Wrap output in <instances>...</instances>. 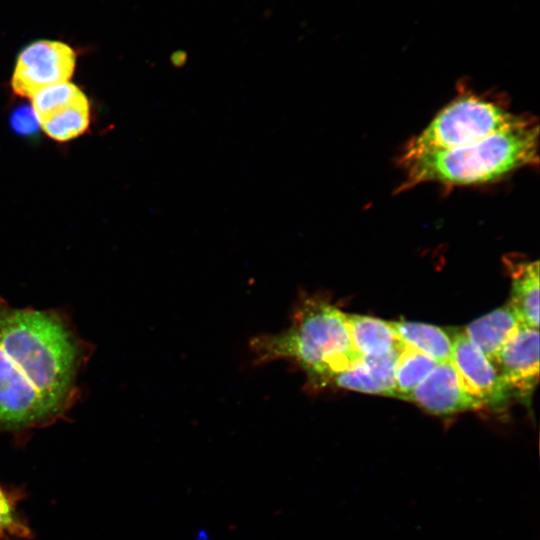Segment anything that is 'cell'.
<instances>
[{
  "mask_svg": "<svg viewBox=\"0 0 540 540\" xmlns=\"http://www.w3.org/2000/svg\"><path fill=\"white\" fill-rule=\"evenodd\" d=\"M346 320L352 344L361 357L382 356L404 346L390 321L356 314H346Z\"/></svg>",
  "mask_w": 540,
  "mask_h": 540,
  "instance_id": "cell-13",
  "label": "cell"
},
{
  "mask_svg": "<svg viewBox=\"0 0 540 540\" xmlns=\"http://www.w3.org/2000/svg\"><path fill=\"white\" fill-rule=\"evenodd\" d=\"M401 342L436 362L451 361L452 337L444 328L419 322L390 321Z\"/></svg>",
  "mask_w": 540,
  "mask_h": 540,
  "instance_id": "cell-14",
  "label": "cell"
},
{
  "mask_svg": "<svg viewBox=\"0 0 540 540\" xmlns=\"http://www.w3.org/2000/svg\"><path fill=\"white\" fill-rule=\"evenodd\" d=\"M250 350L255 364L292 362L306 374L310 390L328 386L335 375L362 359L352 344L346 313L317 294H301L290 325L254 337Z\"/></svg>",
  "mask_w": 540,
  "mask_h": 540,
  "instance_id": "cell-2",
  "label": "cell"
},
{
  "mask_svg": "<svg viewBox=\"0 0 540 540\" xmlns=\"http://www.w3.org/2000/svg\"><path fill=\"white\" fill-rule=\"evenodd\" d=\"M406 401H411L434 415L481 409L479 403L466 391L451 361L437 363L408 395Z\"/></svg>",
  "mask_w": 540,
  "mask_h": 540,
  "instance_id": "cell-9",
  "label": "cell"
},
{
  "mask_svg": "<svg viewBox=\"0 0 540 540\" xmlns=\"http://www.w3.org/2000/svg\"><path fill=\"white\" fill-rule=\"evenodd\" d=\"M512 397L529 398L539 379V329L522 325L491 360Z\"/></svg>",
  "mask_w": 540,
  "mask_h": 540,
  "instance_id": "cell-8",
  "label": "cell"
},
{
  "mask_svg": "<svg viewBox=\"0 0 540 540\" xmlns=\"http://www.w3.org/2000/svg\"><path fill=\"white\" fill-rule=\"evenodd\" d=\"M521 326L515 312L507 303L474 320L462 330L469 341L491 362Z\"/></svg>",
  "mask_w": 540,
  "mask_h": 540,
  "instance_id": "cell-12",
  "label": "cell"
},
{
  "mask_svg": "<svg viewBox=\"0 0 540 540\" xmlns=\"http://www.w3.org/2000/svg\"><path fill=\"white\" fill-rule=\"evenodd\" d=\"M22 499L23 491L20 488L0 483V507L18 508Z\"/></svg>",
  "mask_w": 540,
  "mask_h": 540,
  "instance_id": "cell-18",
  "label": "cell"
},
{
  "mask_svg": "<svg viewBox=\"0 0 540 540\" xmlns=\"http://www.w3.org/2000/svg\"><path fill=\"white\" fill-rule=\"evenodd\" d=\"M524 115L484 96L463 93L446 104L415 137L401 156L444 151L485 139L519 123Z\"/></svg>",
  "mask_w": 540,
  "mask_h": 540,
  "instance_id": "cell-4",
  "label": "cell"
},
{
  "mask_svg": "<svg viewBox=\"0 0 540 540\" xmlns=\"http://www.w3.org/2000/svg\"><path fill=\"white\" fill-rule=\"evenodd\" d=\"M511 275L509 305L522 325L539 329V262L504 260Z\"/></svg>",
  "mask_w": 540,
  "mask_h": 540,
  "instance_id": "cell-11",
  "label": "cell"
},
{
  "mask_svg": "<svg viewBox=\"0 0 540 540\" xmlns=\"http://www.w3.org/2000/svg\"><path fill=\"white\" fill-rule=\"evenodd\" d=\"M92 351L59 310L13 307L0 296V432L23 436L67 419Z\"/></svg>",
  "mask_w": 540,
  "mask_h": 540,
  "instance_id": "cell-1",
  "label": "cell"
},
{
  "mask_svg": "<svg viewBox=\"0 0 540 540\" xmlns=\"http://www.w3.org/2000/svg\"><path fill=\"white\" fill-rule=\"evenodd\" d=\"M32 530L17 508L0 507V540H28Z\"/></svg>",
  "mask_w": 540,
  "mask_h": 540,
  "instance_id": "cell-16",
  "label": "cell"
},
{
  "mask_svg": "<svg viewBox=\"0 0 540 540\" xmlns=\"http://www.w3.org/2000/svg\"><path fill=\"white\" fill-rule=\"evenodd\" d=\"M451 363L457 370L466 391L481 409L499 410L512 394L493 364L466 337L463 330L452 329Z\"/></svg>",
  "mask_w": 540,
  "mask_h": 540,
  "instance_id": "cell-7",
  "label": "cell"
},
{
  "mask_svg": "<svg viewBox=\"0 0 540 540\" xmlns=\"http://www.w3.org/2000/svg\"><path fill=\"white\" fill-rule=\"evenodd\" d=\"M194 540H213L206 528H199L195 533Z\"/></svg>",
  "mask_w": 540,
  "mask_h": 540,
  "instance_id": "cell-19",
  "label": "cell"
},
{
  "mask_svg": "<svg viewBox=\"0 0 540 540\" xmlns=\"http://www.w3.org/2000/svg\"><path fill=\"white\" fill-rule=\"evenodd\" d=\"M76 67L75 50L57 40H38L19 53L11 79L15 94L29 98L47 87L69 82Z\"/></svg>",
  "mask_w": 540,
  "mask_h": 540,
  "instance_id": "cell-5",
  "label": "cell"
},
{
  "mask_svg": "<svg viewBox=\"0 0 540 540\" xmlns=\"http://www.w3.org/2000/svg\"><path fill=\"white\" fill-rule=\"evenodd\" d=\"M10 123L12 129L23 136L36 134L39 127L32 106H20L16 108L11 115Z\"/></svg>",
  "mask_w": 540,
  "mask_h": 540,
  "instance_id": "cell-17",
  "label": "cell"
},
{
  "mask_svg": "<svg viewBox=\"0 0 540 540\" xmlns=\"http://www.w3.org/2000/svg\"><path fill=\"white\" fill-rule=\"evenodd\" d=\"M538 147V123L524 116L516 125L470 145L400 156L405 178L399 190L424 182L458 186L499 180L523 167L537 165Z\"/></svg>",
  "mask_w": 540,
  "mask_h": 540,
  "instance_id": "cell-3",
  "label": "cell"
},
{
  "mask_svg": "<svg viewBox=\"0 0 540 540\" xmlns=\"http://www.w3.org/2000/svg\"><path fill=\"white\" fill-rule=\"evenodd\" d=\"M31 100L39 127L53 140L65 142L75 139L89 127L87 96L70 82L42 89Z\"/></svg>",
  "mask_w": 540,
  "mask_h": 540,
  "instance_id": "cell-6",
  "label": "cell"
},
{
  "mask_svg": "<svg viewBox=\"0 0 540 540\" xmlns=\"http://www.w3.org/2000/svg\"><path fill=\"white\" fill-rule=\"evenodd\" d=\"M437 363L427 355L404 345L396 364L395 397L406 400Z\"/></svg>",
  "mask_w": 540,
  "mask_h": 540,
  "instance_id": "cell-15",
  "label": "cell"
},
{
  "mask_svg": "<svg viewBox=\"0 0 540 540\" xmlns=\"http://www.w3.org/2000/svg\"><path fill=\"white\" fill-rule=\"evenodd\" d=\"M401 350L377 357H362L335 375L329 385L357 392L395 397V370Z\"/></svg>",
  "mask_w": 540,
  "mask_h": 540,
  "instance_id": "cell-10",
  "label": "cell"
}]
</instances>
